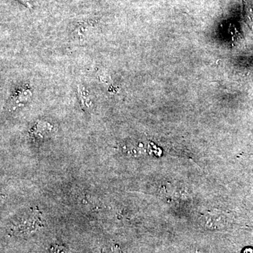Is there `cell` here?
<instances>
[{
  "label": "cell",
  "instance_id": "obj_3",
  "mask_svg": "<svg viewBox=\"0 0 253 253\" xmlns=\"http://www.w3.org/2000/svg\"><path fill=\"white\" fill-rule=\"evenodd\" d=\"M18 1L24 5V6H26V7L29 8V9L33 8L31 0H18Z\"/></svg>",
  "mask_w": 253,
  "mask_h": 253
},
{
  "label": "cell",
  "instance_id": "obj_2",
  "mask_svg": "<svg viewBox=\"0 0 253 253\" xmlns=\"http://www.w3.org/2000/svg\"><path fill=\"white\" fill-rule=\"evenodd\" d=\"M78 94H79L80 99H81V105L83 109H86L87 111H91L94 107V104L89 97L88 91L81 86V87H78Z\"/></svg>",
  "mask_w": 253,
  "mask_h": 253
},
{
  "label": "cell",
  "instance_id": "obj_1",
  "mask_svg": "<svg viewBox=\"0 0 253 253\" xmlns=\"http://www.w3.org/2000/svg\"><path fill=\"white\" fill-rule=\"evenodd\" d=\"M32 98V92L29 89H23L18 91L16 96H14L12 101V106L14 109L20 107V106H24Z\"/></svg>",
  "mask_w": 253,
  "mask_h": 253
}]
</instances>
